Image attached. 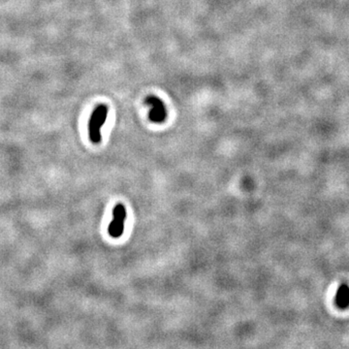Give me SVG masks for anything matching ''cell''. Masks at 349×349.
Masks as SVG:
<instances>
[{
	"mask_svg": "<svg viewBox=\"0 0 349 349\" xmlns=\"http://www.w3.org/2000/svg\"><path fill=\"white\" fill-rule=\"evenodd\" d=\"M145 103L150 107L149 118L152 123L162 124L165 122L167 119V110L162 100L157 96L150 95L146 98Z\"/></svg>",
	"mask_w": 349,
	"mask_h": 349,
	"instance_id": "3957f363",
	"label": "cell"
},
{
	"mask_svg": "<svg viewBox=\"0 0 349 349\" xmlns=\"http://www.w3.org/2000/svg\"><path fill=\"white\" fill-rule=\"evenodd\" d=\"M336 305L341 309H347L349 307V286L347 283L340 285L337 295H336Z\"/></svg>",
	"mask_w": 349,
	"mask_h": 349,
	"instance_id": "277c9868",
	"label": "cell"
},
{
	"mask_svg": "<svg viewBox=\"0 0 349 349\" xmlns=\"http://www.w3.org/2000/svg\"><path fill=\"white\" fill-rule=\"evenodd\" d=\"M108 116V107L104 104L98 105L92 112L88 123V135L93 144H99L102 140L101 128L105 124Z\"/></svg>",
	"mask_w": 349,
	"mask_h": 349,
	"instance_id": "6da1fadb",
	"label": "cell"
},
{
	"mask_svg": "<svg viewBox=\"0 0 349 349\" xmlns=\"http://www.w3.org/2000/svg\"><path fill=\"white\" fill-rule=\"evenodd\" d=\"M126 217L127 214L125 205L118 204L113 210V220L108 228V233L112 238L118 239L123 236Z\"/></svg>",
	"mask_w": 349,
	"mask_h": 349,
	"instance_id": "7a4b0ae2",
	"label": "cell"
}]
</instances>
